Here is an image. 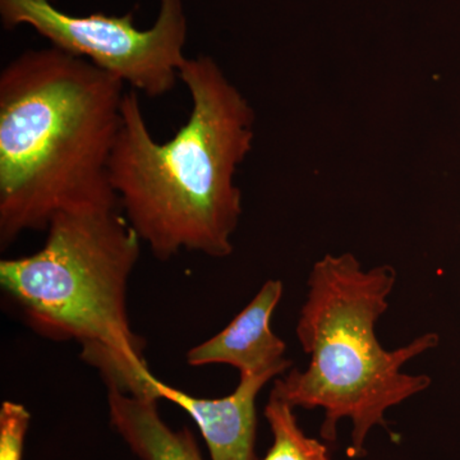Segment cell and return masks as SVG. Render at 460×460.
Segmentation results:
<instances>
[{"mask_svg": "<svg viewBox=\"0 0 460 460\" xmlns=\"http://www.w3.org/2000/svg\"><path fill=\"white\" fill-rule=\"evenodd\" d=\"M0 17L5 29L30 26L51 47L89 60L147 98L171 93L187 59L181 0H160L155 23L147 30L135 26L132 13L72 16L53 0H0Z\"/></svg>", "mask_w": 460, "mask_h": 460, "instance_id": "5", "label": "cell"}, {"mask_svg": "<svg viewBox=\"0 0 460 460\" xmlns=\"http://www.w3.org/2000/svg\"><path fill=\"white\" fill-rule=\"evenodd\" d=\"M283 290L280 280L266 281L226 329L189 350L187 363L193 367L232 366L239 371V377L284 374L292 362L286 358L287 344L271 329L272 314Z\"/></svg>", "mask_w": 460, "mask_h": 460, "instance_id": "6", "label": "cell"}, {"mask_svg": "<svg viewBox=\"0 0 460 460\" xmlns=\"http://www.w3.org/2000/svg\"><path fill=\"white\" fill-rule=\"evenodd\" d=\"M295 407L271 390L265 417L270 426L272 445L260 460H330L328 447L308 438L296 422Z\"/></svg>", "mask_w": 460, "mask_h": 460, "instance_id": "9", "label": "cell"}, {"mask_svg": "<svg viewBox=\"0 0 460 460\" xmlns=\"http://www.w3.org/2000/svg\"><path fill=\"white\" fill-rule=\"evenodd\" d=\"M126 84L57 48L23 51L0 74V246L47 230L60 211L119 205L109 165Z\"/></svg>", "mask_w": 460, "mask_h": 460, "instance_id": "2", "label": "cell"}, {"mask_svg": "<svg viewBox=\"0 0 460 460\" xmlns=\"http://www.w3.org/2000/svg\"><path fill=\"white\" fill-rule=\"evenodd\" d=\"M30 416L25 405L5 401L0 405V460H22Z\"/></svg>", "mask_w": 460, "mask_h": 460, "instance_id": "10", "label": "cell"}, {"mask_svg": "<svg viewBox=\"0 0 460 460\" xmlns=\"http://www.w3.org/2000/svg\"><path fill=\"white\" fill-rule=\"evenodd\" d=\"M396 283L393 266L365 270L352 253L326 255L313 266L296 338L310 354L305 371L290 368L272 390L292 407L323 411L321 438H338V423H352L349 456L366 454L371 429H386L385 413L431 385L428 375H410L402 366L440 343L426 332L398 349L378 341L376 323L389 308Z\"/></svg>", "mask_w": 460, "mask_h": 460, "instance_id": "3", "label": "cell"}, {"mask_svg": "<svg viewBox=\"0 0 460 460\" xmlns=\"http://www.w3.org/2000/svg\"><path fill=\"white\" fill-rule=\"evenodd\" d=\"M180 81L192 107L165 142L151 135L138 93L127 91L109 178L124 217L157 260L181 251L224 259L242 217L235 174L252 150L255 113L214 58H187Z\"/></svg>", "mask_w": 460, "mask_h": 460, "instance_id": "1", "label": "cell"}, {"mask_svg": "<svg viewBox=\"0 0 460 460\" xmlns=\"http://www.w3.org/2000/svg\"><path fill=\"white\" fill-rule=\"evenodd\" d=\"M153 395L108 387L109 422L140 460H204L189 429L166 425Z\"/></svg>", "mask_w": 460, "mask_h": 460, "instance_id": "8", "label": "cell"}, {"mask_svg": "<svg viewBox=\"0 0 460 460\" xmlns=\"http://www.w3.org/2000/svg\"><path fill=\"white\" fill-rule=\"evenodd\" d=\"M272 375L241 376L232 394L198 398L151 375V394L178 405L198 425L211 460H259L256 456L257 396Z\"/></svg>", "mask_w": 460, "mask_h": 460, "instance_id": "7", "label": "cell"}, {"mask_svg": "<svg viewBox=\"0 0 460 460\" xmlns=\"http://www.w3.org/2000/svg\"><path fill=\"white\" fill-rule=\"evenodd\" d=\"M141 244L119 205L69 208L50 220L40 250L0 261V286L42 337L78 341L108 387L151 395L127 310Z\"/></svg>", "mask_w": 460, "mask_h": 460, "instance_id": "4", "label": "cell"}]
</instances>
